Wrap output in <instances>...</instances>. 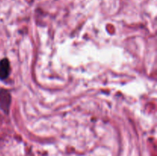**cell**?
<instances>
[{"instance_id":"cell-1","label":"cell","mask_w":157,"mask_h":156,"mask_svg":"<svg viewBox=\"0 0 157 156\" xmlns=\"http://www.w3.org/2000/svg\"><path fill=\"white\" fill-rule=\"evenodd\" d=\"M11 96L9 92L6 90L0 91V106L3 110H8L10 106Z\"/></svg>"},{"instance_id":"cell-2","label":"cell","mask_w":157,"mask_h":156,"mask_svg":"<svg viewBox=\"0 0 157 156\" xmlns=\"http://www.w3.org/2000/svg\"><path fill=\"white\" fill-rule=\"evenodd\" d=\"M10 65L8 59L5 58L0 61V80H5L9 76Z\"/></svg>"}]
</instances>
